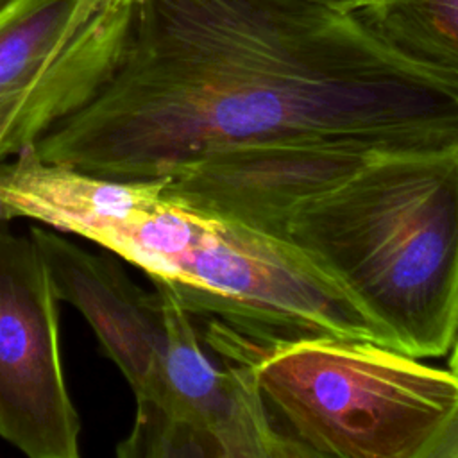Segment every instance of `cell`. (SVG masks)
<instances>
[{"mask_svg": "<svg viewBox=\"0 0 458 458\" xmlns=\"http://www.w3.org/2000/svg\"><path fill=\"white\" fill-rule=\"evenodd\" d=\"M447 369L458 377V360H453V361H447Z\"/></svg>", "mask_w": 458, "mask_h": 458, "instance_id": "8fae6325", "label": "cell"}, {"mask_svg": "<svg viewBox=\"0 0 458 458\" xmlns=\"http://www.w3.org/2000/svg\"><path fill=\"white\" fill-rule=\"evenodd\" d=\"M122 258L166 286L193 318H211L259 351L315 336L390 347L360 304L293 243L163 190L140 211Z\"/></svg>", "mask_w": 458, "mask_h": 458, "instance_id": "3957f363", "label": "cell"}, {"mask_svg": "<svg viewBox=\"0 0 458 458\" xmlns=\"http://www.w3.org/2000/svg\"><path fill=\"white\" fill-rule=\"evenodd\" d=\"M458 145V89L351 13L299 0H140L113 73L32 147L50 163L161 179L265 227L377 154Z\"/></svg>", "mask_w": 458, "mask_h": 458, "instance_id": "6da1fadb", "label": "cell"}, {"mask_svg": "<svg viewBox=\"0 0 458 458\" xmlns=\"http://www.w3.org/2000/svg\"><path fill=\"white\" fill-rule=\"evenodd\" d=\"M447 361H453V360H458V333H456V338H454V342H453V347H451V351L447 352Z\"/></svg>", "mask_w": 458, "mask_h": 458, "instance_id": "30bf717a", "label": "cell"}, {"mask_svg": "<svg viewBox=\"0 0 458 458\" xmlns=\"http://www.w3.org/2000/svg\"><path fill=\"white\" fill-rule=\"evenodd\" d=\"M299 2L315 4V5H322V7H329V9L349 13V11L356 9V7H360L367 0H299Z\"/></svg>", "mask_w": 458, "mask_h": 458, "instance_id": "9c48e42d", "label": "cell"}, {"mask_svg": "<svg viewBox=\"0 0 458 458\" xmlns=\"http://www.w3.org/2000/svg\"><path fill=\"white\" fill-rule=\"evenodd\" d=\"M349 13L390 52L458 89V0H367Z\"/></svg>", "mask_w": 458, "mask_h": 458, "instance_id": "52a82bcc", "label": "cell"}, {"mask_svg": "<svg viewBox=\"0 0 458 458\" xmlns=\"http://www.w3.org/2000/svg\"><path fill=\"white\" fill-rule=\"evenodd\" d=\"M420 458H458V397Z\"/></svg>", "mask_w": 458, "mask_h": 458, "instance_id": "ba28073f", "label": "cell"}, {"mask_svg": "<svg viewBox=\"0 0 458 458\" xmlns=\"http://www.w3.org/2000/svg\"><path fill=\"white\" fill-rule=\"evenodd\" d=\"M140 0H11L0 7V161L82 107L122 57Z\"/></svg>", "mask_w": 458, "mask_h": 458, "instance_id": "5b68a950", "label": "cell"}, {"mask_svg": "<svg viewBox=\"0 0 458 458\" xmlns=\"http://www.w3.org/2000/svg\"><path fill=\"white\" fill-rule=\"evenodd\" d=\"M277 236L327 272L390 347L447 356L458 333V145L370 157L299 202Z\"/></svg>", "mask_w": 458, "mask_h": 458, "instance_id": "7a4b0ae2", "label": "cell"}, {"mask_svg": "<svg viewBox=\"0 0 458 458\" xmlns=\"http://www.w3.org/2000/svg\"><path fill=\"white\" fill-rule=\"evenodd\" d=\"M59 295L30 233L0 222V437L30 458H77L81 420L64 379Z\"/></svg>", "mask_w": 458, "mask_h": 458, "instance_id": "8992f818", "label": "cell"}, {"mask_svg": "<svg viewBox=\"0 0 458 458\" xmlns=\"http://www.w3.org/2000/svg\"><path fill=\"white\" fill-rule=\"evenodd\" d=\"M252 372L295 458H420L458 397L449 369L367 340L281 342Z\"/></svg>", "mask_w": 458, "mask_h": 458, "instance_id": "277c9868", "label": "cell"}, {"mask_svg": "<svg viewBox=\"0 0 458 458\" xmlns=\"http://www.w3.org/2000/svg\"><path fill=\"white\" fill-rule=\"evenodd\" d=\"M7 2H9V0H0V7H2V5H5Z\"/></svg>", "mask_w": 458, "mask_h": 458, "instance_id": "7c38bea8", "label": "cell"}]
</instances>
